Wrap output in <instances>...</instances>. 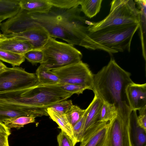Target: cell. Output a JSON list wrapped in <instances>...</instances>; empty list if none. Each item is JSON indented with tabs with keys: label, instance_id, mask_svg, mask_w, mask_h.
I'll use <instances>...</instances> for the list:
<instances>
[{
	"label": "cell",
	"instance_id": "obj_1",
	"mask_svg": "<svg viewBox=\"0 0 146 146\" xmlns=\"http://www.w3.org/2000/svg\"><path fill=\"white\" fill-rule=\"evenodd\" d=\"M131 74L121 68L112 58L106 66L93 74L92 90L103 102L113 106L117 114L130 117L131 110L126 88L133 82Z\"/></svg>",
	"mask_w": 146,
	"mask_h": 146
},
{
	"label": "cell",
	"instance_id": "obj_2",
	"mask_svg": "<svg viewBox=\"0 0 146 146\" xmlns=\"http://www.w3.org/2000/svg\"><path fill=\"white\" fill-rule=\"evenodd\" d=\"M140 24H133L105 28L88 32L92 50L100 49L109 54L130 51L133 36Z\"/></svg>",
	"mask_w": 146,
	"mask_h": 146
},
{
	"label": "cell",
	"instance_id": "obj_3",
	"mask_svg": "<svg viewBox=\"0 0 146 146\" xmlns=\"http://www.w3.org/2000/svg\"><path fill=\"white\" fill-rule=\"evenodd\" d=\"M109 14L97 22H90L88 32H94L110 27L133 24H140V13L132 0H113L111 3Z\"/></svg>",
	"mask_w": 146,
	"mask_h": 146
},
{
	"label": "cell",
	"instance_id": "obj_4",
	"mask_svg": "<svg viewBox=\"0 0 146 146\" xmlns=\"http://www.w3.org/2000/svg\"><path fill=\"white\" fill-rule=\"evenodd\" d=\"M41 50L43 58L40 64L50 70L78 62L82 56L81 52L74 45L58 41L51 36Z\"/></svg>",
	"mask_w": 146,
	"mask_h": 146
},
{
	"label": "cell",
	"instance_id": "obj_5",
	"mask_svg": "<svg viewBox=\"0 0 146 146\" xmlns=\"http://www.w3.org/2000/svg\"><path fill=\"white\" fill-rule=\"evenodd\" d=\"M38 82L35 73L28 72L22 67H7L0 70V92L28 88Z\"/></svg>",
	"mask_w": 146,
	"mask_h": 146
},
{
	"label": "cell",
	"instance_id": "obj_6",
	"mask_svg": "<svg viewBox=\"0 0 146 146\" xmlns=\"http://www.w3.org/2000/svg\"><path fill=\"white\" fill-rule=\"evenodd\" d=\"M58 76L59 83L80 85L92 90L93 74L88 65L82 60L59 69L51 70Z\"/></svg>",
	"mask_w": 146,
	"mask_h": 146
},
{
	"label": "cell",
	"instance_id": "obj_7",
	"mask_svg": "<svg viewBox=\"0 0 146 146\" xmlns=\"http://www.w3.org/2000/svg\"><path fill=\"white\" fill-rule=\"evenodd\" d=\"M131 115L124 117L117 114L108 122L104 146H133Z\"/></svg>",
	"mask_w": 146,
	"mask_h": 146
},
{
	"label": "cell",
	"instance_id": "obj_8",
	"mask_svg": "<svg viewBox=\"0 0 146 146\" xmlns=\"http://www.w3.org/2000/svg\"><path fill=\"white\" fill-rule=\"evenodd\" d=\"M4 38H11L25 41L32 46L33 50H41L50 36L43 28L34 24L29 25L25 31L19 33L3 35Z\"/></svg>",
	"mask_w": 146,
	"mask_h": 146
},
{
	"label": "cell",
	"instance_id": "obj_9",
	"mask_svg": "<svg viewBox=\"0 0 146 146\" xmlns=\"http://www.w3.org/2000/svg\"><path fill=\"white\" fill-rule=\"evenodd\" d=\"M91 103V106L85 120L83 137L90 136L108 123L101 122L100 120L101 110L104 103L103 101L95 94Z\"/></svg>",
	"mask_w": 146,
	"mask_h": 146
},
{
	"label": "cell",
	"instance_id": "obj_10",
	"mask_svg": "<svg viewBox=\"0 0 146 146\" xmlns=\"http://www.w3.org/2000/svg\"><path fill=\"white\" fill-rule=\"evenodd\" d=\"M126 93L132 111L146 106V83L139 84L133 82L127 87Z\"/></svg>",
	"mask_w": 146,
	"mask_h": 146
},
{
	"label": "cell",
	"instance_id": "obj_11",
	"mask_svg": "<svg viewBox=\"0 0 146 146\" xmlns=\"http://www.w3.org/2000/svg\"><path fill=\"white\" fill-rule=\"evenodd\" d=\"M33 50L32 46L25 41L11 38L2 37L0 40V50L23 55Z\"/></svg>",
	"mask_w": 146,
	"mask_h": 146
},
{
	"label": "cell",
	"instance_id": "obj_12",
	"mask_svg": "<svg viewBox=\"0 0 146 146\" xmlns=\"http://www.w3.org/2000/svg\"><path fill=\"white\" fill-rule=\"evenodd\" d=\"M21 8L31 12L46 14L52 7L48 0H20Z\"/></svg>",
	"mask_w": 146,
	"mask_h": 146
},
{
	"label": "cell",
	"instance_id": "obj_13",
	"mask_svg": "<svg viewBox=\"0 0 146 146\" xmlns=\"http://www.w3.org/2000/svg\"><path fill=\"white\" fill-rule=\"evenodd\" d=\"M47 111L48 116L58 125L61 131L66 134L72 140L74 146L77 143L74 136L73 127L65 114L58 113L50 108Z\"/></svg>",
	"mask_w": 146,
	"mask_h": 146
},
{
	"label": "cell",
	"instance_id": "obj_14",
	"mask_svg": "<svg viewBox=\"0 0 146 146\" xmlns=\"http://www.w3.org/2000/svg\"><path fill=\"white\" fill-rule=\"evenodd\" d=\"M137 111L131 114V139L133 146H146V131L139 127L137 123Z\"/></svg>",
	"mask_w": 146,
	"mask_h": 146
},
{
	"label": "cell",
	"instance_id": "obj_15",
	"mask_svg": "<svg viewBox=\"0 0 146 146\" xmlns=\"http://www.w3.org/2000/svg\"><path fill=\"white\" fill-rule=\"evenodd\" d=\"M20 0H0V19L2 21L15 15L20 11Z\"/></svg>",
	"mask_w": 146,
	"mask_h": 146
},
{
	"label": "cell",
	"instance_id": "obj_16",
	"mask_svg": "<svg viewBox=\"0 0 146 146\" xmlns=\"http://www.w3.org/2000/svg\"><path fill=\"white\" fill-rule=\"evenodd\" d=\"M108 126V123L88 137L83 139L80 146H104Z\"/></svg>",
	"mask_w": 146,
	"mask_h": 146
},
{
	"label": "cell",
	"instance_id": "obj_17",
	"mask_svg": "<svg viewBox=\"0 0 146 146\" xmlns=\"http://www.w3.org/2000/svg\"><path fill=\"white\" fill-rule=\"evenodd\" d=\"M38 82L44 85H55L60 82V79L54 73L42 65L38 66L35 73Z\"/></svg>",
	"mask_w": 146,
	"mask_h": 146
},
{
	"label": "cell",
	"instance_id": "obj_18",
	"mask_svg": "<svg viewBox=\"0 0 146 146\" xmlns=\"http://www.w3.org/2000/svg\"><path fill=\"white\" fill-rule=\"evenodd\" d=\"M102 1V0H80V11L91 18L99 12Z\"/></svg>",
	"mask_w": 146,
	"mask_h": 146
},
{
	"label": "cell",
	"instance_id": "obj_19",
	"mask_svg": "<svg viewBox=\"0 0 146 146\" xmlns=\"http://www.w3.org/2000/svg\"><path fill=\"white\" fill-rule=\"evenodd\" d=\"M36 117L33 116H20L10 118L4 120L3 123L7 127L17 129L24 125L35 121Z\"/></svg>",
	"mask_w": 146,
	"mask_h": 146
},
{
	"label": "cell",
	"instance_id": "obj_20",
	"mask_svg": "<svg viewBox=\"0 0 146 146\" xmlns=\"http://www.w3.org/2000/svg\"><path fill=\"white\" fill-rule=\"evenodd\" d=\"M25 59L23 55L0 50V60L9 64L13 67L19 66Z\"/></svg>",
	"mask_w": 146,
	"mask_h": 146
},
{
	"label": "cell",
	"instance_id": "obj_21",
	"mask_svg": "<svg viewBox=\"0 0 146 146\" xmlns=\"http://www.w3.org/2000/svg\"><path fill=\"white\" fill-rule=\"evenodd\" d=\"M91 104V103L85 110V112L82 117L72 127L74 136L77 143L80 142L82 140L85 120Z\"/></svg>",
	"mask_w": 146,
	"mask_h": 146
},
{
	"label": "cell",
	"instance_id": "obj_22",
	"mask_svg": "<svg viewBox=\"0 0 146 146\" xmlns=\"http://www.w3.org/2000/svg\"><path fill=\"white\" fill-rule=\"evenodd\" d=\"M117 114V111L113 106L104 102L100 112V121L108 123Z\"/></svg>",
	"mask_w": 146,
	"mask_h": 146
},
{
	"label": "cell",
	"instance_id": "obj_23",
	"mask_svg": "<svg viewBox=\"0 0 146 146\" xmlns=\"http://www.w3.org/2000/svg\"><path fill=\"white\" fill-rule=\"evenodd\" d=\"M85 111V110L82 109L79 106L73 105L66 112L65 115L72 127L82 117Z\"/></svg>",
	"mask_w": 146,
	"mask_h": 146
},
{
	"label": "cell",
	"instance_id": "obj_24",
	"mask_svg": "<svg viewBox=\"0 0 146 146\" xmlns=\"http://www.w3.org/2000/svg\"><path fill=\"white\" fill-rule=\"evenodd\" d=\"M52 7L68 10L78 7L80 0H48Z\"/></svg>",
	"mask_w": 146,
	"mask_h": 146
},
{
	"label": "cell",
	"instance_id": "obj_25",
	"mask_svg": "<svg viewBox=\"0 0 146 146\" xmlns=\"http://www.w3.org/2000/svg\"><path fill=\"white\" fill-rule=\"evenodd\" d=\"M25 59L33 65L39 63L41 64L43 58V54L41 50H32L23 55Z\"/></svg>",
	"mask_w": 146,
	"mask_h": 146
},
{
	"label": "cell",
	"instance_id": "obj_26",
	"mask_svg": "<svg viewBox=\"0 0 146 146\" xmlns=\"http://www.w3.org/2000/svg\"><path fill=\"white\" fill-rule=\"evenodd\" d=\"M55 85L64 91L72 94H82L84 91L87 89L83 86L74 84L59 83Z\"/></svg>",
	"mask_w": 146,
	"mask_h": 146
},
{
	"label": "cell",
	"instance_id": "obj_27",
	"mask_svg": "<svg viewBox=\"0 0 146 146\" xmlns=\"http://www.w3.org/2000/svg\"><path fill=\"white\" fill-rule=\"evenodd\" d=\"M73 105L71 100H66L56 103L49 108L59 113L65 114Z\"/></svg>",
	"mask_w": 146,
	"mask_h": 146
},
{
	"label": "cell",
	"instance_id": "obj_28",
	"mask_svg": "<svg viewBox=\"0 0 146 146\" xmlns=\"http://www.w3.org/2000/svg\"><path fill=\"white\" fill-rule=\"evenodd\" d=\"M57 139L58 146H75L72 139L62 131L58 135Z\"/></svg>",
	"mask_w": 146,
	"mask_h": 146
},
{
	"label": "cell",
	"instance_id": "obj_29",
	"mask_svg": "<svg viewBox=\"0 0 146 146\" xmlns=\"http://www.w3.org/2000/svg\"><path fill=\"white\" fill-rule=\"evenodd\" d=\"M138 110L139 115L137 117V123L146 131V106Z\"/></svg>",
	"mask_w": 146,
	"mask_h": 146
},
{
	"label": "cell",
	"instance_id": "obj_30",
	"mask_svg": "<svg viewBox=\"0 0 146 146\" xmlns=\"http://www.w3.org/2000/svg\"><path fill=\"white\" fill-rule=\"evenodd\" d=\"M0 134L8 136L11 134L10 129L6 127L3 123L0 122Z\"/></svg>",
	"mask_w": 146,
	"mask_h": 146
},
{
	"label": "cell",
	"instance_id": "obj_31",
	"mask_svg": "<svg viewBox=\"0 0 146 146\" xmlns=\"http://www.w3.org/2000/svg\"><path fill=\"white\" fill-rule=\"evenodd\" d=\"M9 136L0 134V146H9L8 140Z\"/></svg>",
	"mask_w": 146,
	"mask_h": 146
},
{
	"label": "cell",
	"instance_id": "obj_32",
	"mask_svg": "<svg viewBox=\"0 0 146 146\" xmlns=\"http://www.w3.org/2000/svg\"><path fill=\"white\" fill-rule=\"evenodd\" d=\"M6 67V66L0 60V70Z\"/></svg>",
	"mask_w": 146,
	"mask_h": 146
},
{
	"label": "cell",
	"instance_id": "obj_33",
	"mask_svg": "<svg viewBox=\"0 0 146 146\" xmlns=\"http://www.w3.org/2000/svg\"><path fill=\"white\" fill-rule=\"evenodd\" d=\"M2 38V34H1L0 33V40Z\"/></svg>",
	"mask_w": 146,
	"mask_h": 146
},
{
	"label": "cell",
	"instance_id": "obj_34",
	"mask_svg": "<svg viewBox=\"0 0 146 146\" xmlns=\"http://www.w3.org/2000/svg\"><path fill=\"white\" fill-rule=\"evenodd\" d=\"M2 21L0 19V26L1 24V22Z\"/></svg>",
	"mask_w": 146,
	"mask_h": 146
}]
</instances>
